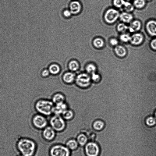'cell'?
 I'll list each match as a JSON object with an SVG mask.
<instances>
[{
    "mask_svg": "<svg viewBox=\"0 0 156 156\" xmlns=\"http://www.w3.org/2000/svg\"><path fill=\"white\" fill-rule=\"evenodd\" d=\"M16 144L18 150L23 156H33L35 153L36 144L31 139L27 138L19 139Z\"/></svg>",
    "mask_w": 156,
    "mask_h": 156,
    "instance_id": "1",
    "label": "cell"
},
{
    "mask_svg": "<svg viewBox=\"0 0 156 156\" xmlns=\"http://www.w3.org/2000/svg\"><path fill=\"white\" fill-rule=\"evenodd\" d=\"M54 104L51 100L42 99L38 100L34 105L35 108L39 114L45 116L53 113Z\"/></svg>",
    "mask_w": 156,
    "mask_h": 156,
    "instance_id": "2",
    "label": "cell"
},
{
    "mask_svg": "<svg viewBox=\"0 0 156 156\" xmlns=\"http://www.w3.org/2000/svg\"><path fill=\"white\" fill-rule=\"evenodd\" d=\"M49 123L56 132L62 131L66 126V121L61 115H54L50 118Z\"/></svg>",
    "mask_w": 156,
    "mask_h": 156,
    "instance_id": "3",
    "label": "cell"
},
{
    "mask_svg": "<svg viewBox=\"0 0 156 156\" xmlns=\"http://www.w3.org/2000/svg\"><path fill=\"white\" fill-rule=\"evenodd\" d=\"M49 154L51 156H70L71 151L65 145L57 144L51 147Z\"/></svg>",
    "mask_w": 156,
    "mask_h": 156,
    "instance_id": "4",
    "label": "cell"
},
{
    "mask_svg": "<svg viewBox=\"0 0 156 156\" xmlns=\"http://www.w3.org/2000/svg\"><path fill=\"white\" fill-rule=\"evenodd\" d=\"M91 80L90 74L86 72H81L76 76L75 82L79 87L86 88L90 85Z\"/></svg>",
    "mask_w": 156,
    "mask_h": 156,
    "instance_id": "5",
    "label": "cell"
},
{
    "mask_svg": "<svg viewBox=\"0 0 156 156\" xmlns=\"http://www.w3.org/2000/svg\"><path fill=\"white\" fill-rule=\"evenodd\" d=\"M84 149L86 156H98L100 152V146L95 141L88 142L84 147Z\"/></svg>",
    "mask_w": 156,
    "mask_h": 156,
    "instance_id": "6",
    "label": "cell"
},
{
    "mask_svg": "<svg viewBox=\"0 0 156 156\" xmlns=\"http://www.w3.org/2000/svg\"><path fill=\"white\" fill-rule=\"evenodd\" d=\"M32 123L35 128L42 130L47 126L48 121L45 116L38 114L33 116Z\"/></svg>",
    "mask_w": 156,
    "mask_h": 156,
    "instance_id": "7",
    "label": "cell"
},
{
    "mask_svg": "<svg viewBox=\"0 0 156 156\" xmlns=\"http://www.w3.org/2000/svg\"><path fill=\"white\" fill-rule=\"evenodd\" d=\"M120 13L116 9L110 8L108 9L104 15V19L108 23H112L115 22L119 17Z\"/></svg>",
    "mask_w": 156,
    "mask_h": 156,
    "instance_id": "8",
    "label": "cell"
},
{
    "mask_svg": "<svg viewBox=\"0 0 156 156\" xmlns=\"http://www.w3.org/2000/svg\"><path fill=\"white\" fill-rule=\"evenodd\" d=\"M56 133V132L51 126H47L42 132L44 138L48 141L53 140L55 137Z\"/></svg>",
    "mask_w": 156,
    "mask_h": 156,
    "instance_id": "9",
    "label": "cell"
},
{
    "mask_svg": "<svg viewBox=\"0 0 156 156\" xmlns=\"http://www.w3.org/2000/svg\"><path fill=\"white\" fill-rule=\"evenodd\" d=\"M76 75L74 72L68 71L62 75V79L63 82L67 84H71L75 82Z\"/></svg>",
    "mask_w": 156,
    "mask_h": 156,
    "instance_id": "10",
    "label": "cell"
},
{
    "mask_svg": "<svg viewBox=\"0 0 156 156\" xmlns=\"http://www.w3.org/2000/svg\"><path fill=\"white\" fill-rule=\"evenodd\" d=\"M68 108V105L66 102L54 105L53 113L55 115H61Z\"/></svg>",
    "mask_w": 156,
    "mask_h": 156,
    "instance_id": "11",
    "label": "cell"
},
{
    "mask_svg": "<svg viewBox=\"0 0 156 156\" xmlns=\"http://www.w3.org/2000/svg\"><path fill=\"white\" fill-rule=\"evenodd\" d=\"M81 3L77 1H72L69 4V10L72 14L74 15L79 14L81 12Z\"/></svg>",
    "mask_w": 156,
    "mask_h": 156,
    "instance_id": "12",
    "label": "cell"
},
{
    "mask_svg": "<svg viewBox=\"0 0 156 156\" xmlns=\"http://www.w3.org/2000/svg\"><path fill=\"white\" fill-rule=\"evenodd\" d=\"M146 28L150 35L156 36V21L150 20L148 21L146 24Z\"/></svg>",
    "mask_w": 156,
    "mask_h": 156,
    "instance_id": "13",
    "label": "cell"
},
{
    "mask_svg": "<svg viewBox=\"0 0 156 156\" xmlns=\"http://www.w3.org/2000/svg\"><path fill=\"white\" fill-rule=\"evenodd\" d=\"M144 38V36L141 34L136 33L131 36L130 41L133 45H139L142 42Z\"/></svg>",
    "mask_w": 156,
    "mask_h": 156,
    "instance_id": "14",
    "label": "cell"
},
{
    "mask_svg": "<svg viewBox=\"0 0 156 156\" xmlns=\"http://www.w3.org/2000/svg\"><path fill=\"white\" fill-rule=\"evenodd\" d=\"M66 97L62 93L60 92L54 94L51 98V101L54 105L66 102Z\"/></svg>",
    "mask_w": 156,
    "mask_h": 156,
    "instance_id": "15",
    "label": "cell"
},
{
    "mask_svg": "<svg viewBox=\"0 0 156 156\" xmlns=\"http://www.w3.org/2000/svg\"><path fill=\"white\" fill-rule=\"evenodd\" d=\"M76 139L80 146L84 147L88 141L87 135L83 133H79L77 136Z\"/></svg>",
    "mask_w": 156,
    "mask_h": 156,
    "instance_id": "16",
    "label": "cell"
},
{
    "mask_svg": "<svg viewBox=\"0 0 156 156\" xmlns=\"http://www.w3.org/2000/svg\"><path fill=\"white\" fill-rule=\"evenodd\" d=\"M71 151L76 150L79 147V144L75 138L69 139L65 145Z\"/></svg>",
    "mask_w": 156,
    "mask_h": 156,
    "instance_id": "17",
    "label": "cell"
},
{
    "mask_svg": "<svg viewBox=\"0 0 156 156\" xmlns=\"http://www.w3.org/2000/svg\"><path fill=\"white\" fill-rule=\"evenodd\" d=\"M80 67L79 61L76 60H71L68 62V68L69 71L75 72L78 71Z\"/></svg>",
    "mask_w": 156,
    "mask_h": 156,
    "instance_id": "18",
    "label": "cell"
},
{
    "mask_svg": "<svg viewBox=\"0 0 156 156\" xmlns=\"http://www.w3.org/2000/svg\"><path fill=\"white\" fill-rule=\"evenodd\" d=\"M48 68L50 74L53 75H58L61 71L60 66L56 63L50 64Z\"/></svg>",
    "mask_w": 156,
    "mask_h": 156,
    "instance_id": "19",
    "label": "cell"
},
{
    "mask_svg": "<svg viewBox=\"0 0 156 156\" xmlns=\"http://www.w3.org/2000/svg\"><path fill=\"white\" fill-rule=\"evenodd\" d=\"M141 23L138 20L132 21L128 27V30L131 33H134L139 31L141 27Z\"/></svg>",
    "mask_w": 156,
    "mask_h": 156,
    "instance_id": "20",
    "label": "cell"
},
{
    "mask_svg": "<svg viewBox=\"0 0 156 156\" xmlns=\"http://www.w3.org/2000/svg\"><path fill=\"white\" fill-rule=\"evenodd\" d=\"M61 115L66 121H69L71 120L74 118V113L72 110L68 108L65 110Z\"/></svg>",
    "mask_w": 156,
    "mask_h": 156,
    "instance_id": "21",
    "label": "cell"
},
{
    "mask_svg": "<svg viewBox=\"0 0 156 156\" xmlns=\"http://www.w3.org/2000/svg\"><path fill=\"white\" fill-rule=\"evenodd\" d=\"M119 17L121 21L125 23H130L133 19V15L127 12L122 13Z\"/></svg>",
    "mask_w": 156,
    "mask_h": 156,
    "instance_id": "22",
    "label": "cell"
},
{
    "mask_svg": "<svg viewBox=\"0 0 156 156\" xmlns=\"http://www.w3.org/2000/svg\"><path fill=\"white\" fill-rule=\"evenodd\" d=\"M114 51L116 55L120 57H124L127 53L125 48L121 45L116 46L114 48Z\"/></svg>",
    "mask_w": 156,
    "mask_h": 156,
    "instance_id": "23",
    "label": "cell"
},
{
    "mask_svg": "<svg viewBox=\"0 0 156 156\" xmlns=\"http://www.w3.org/2000/svg\"><path fill=\"white\" fill-rule=\"evenodd\" d=\"M105 126V123L101 120L95 121L92 124L93 128L94 130L97 131H100L102 130Z\"/></svg>",
    "mask_w": 156,
    "mask_h": 156,
    "instance_id": "24",
    "label": "cell"
},
{
    "mask_svg": "<svg viewBox=\"0 0 156 156\" xmlns=\"http://www.w3.org/2000/svg\"><path fill=\"white\" fill-rule=\"evenodd\" d=\"M85 72L89 74H91L95 73L96 67L95 65L92 63H89L85 66Z\"/></svg>",
    "mask_w": 156,
    "mask_h": 156,
    "instance_id": "25",
    "label": "cell"
},
{
    "mask_svg": "<svg viewBox=\"0 0 156 156\" xmlns=\"http://www.w3.org/2000/svg\"><path fill=\"white\" fill-rule=\"evenodd\" d=\"M93 44L94 47L97 48H101L103 47L104 44L103 40L100 37L95 38L93 41Z\"/></svg>",
    "mask_w": 156,
    "mask_h": 156,
    "instance_id": "26",
    "label": "cell"
},
{
    "mask_svg": "<svg viewBox=\"0 0 156 156\" xmlns=\"http://www.w3.org/2000/svg\"><path fill=\"white\" fill-rule=\"evenodd\" d=\"M145 123L148 127H153L156 124V119L153 117H149L146 119Z\"/></svg>",
    "mask_w": 156,
    "mask_h": 156,
    "instance_id": "27",
    "label": "cell"
},
{
    "mask_svg": "<svg viewBox=\"0 0 156 156\" xmlns=\"http://www.w3.org/2000/svg\"><path fill=\"white\" fill-rule=\"evenodd\" d=\"M146 1L145 0H134L133 5L136 8L141 9L144 7L145 5Z\"/></svg>",
    "mask_w": 156,
    "mask_h": 156,
    "instance_id": "28",
    "label": "cell"
},
{
    "mask_svg": "<svg viewBox=\"0 0 156 156\" xmlns=\"http://www.w3.org/2000/svg\"><path fill=\"white\" fill-rule=\"evenodd\" d=\"M123 6L124 10L127 12H132L134 9V5L127 1H125Z\"/></svg>",
    "mask_w": 156,
    "mask_h": 156,
    "instance_id": "29",
    "label": "cell"
},
{
    "mask_svg": "<svg viewBox=\"0 0 156 156\" xmlns=\"http://www.w3.org/2000/svg\"><path fill=\"white\" fill-rule=\"evenodd\" d=\"M117 29L119 32L124 33L128 29V27L124 23H121L118 25Z\"/></svg>",
    "mask_w": 156,
    "mask_h": 156,
    "instance_id": "30",
    "label": "cell"
},
{
    "mask_svg": "<svg viewBox=\"0 0 156 156\" xmlns=\"http://www.w3.org/2000/svg\"><path fill=\"white\" fill-rule=\"evenodd\" d=\"M131 36L127 34L123 33L121 34L119 37L120 40L124 42L130 41Z\"/></svg>",
    "mask_w": 156,
    "mask_h": 156,
    "instance_id": "31",
    "label": "cell"
},
{
    "mask_svg": "<svg viewBox=\"0 0 156 156\" xmlns=\"http://www.w3.org/2000/svg\"><path fill=\"white\" fill-rule=\"evenodd\" d=\"M125 1L124 0H113V3L117 8H120L123 6Z\"/></svg>",
    "mask_w": 156,
    "mask_h": 156,
    "instance_id": "32",
    "label": "cell"
},
{
    "mask_svg": "<svg viewBox=\"0 0 156 156\" xmlns=\"http://www.w3.org/2000/svg\"><path fill=\"white\" fill-rule=\"evenodd\" d=\"M51 75L48 68H45L43 69L41 72V75L43 78L48 77Z\"/></svg>",
    "mask_w": 156,
    "mask_h": 156,
    "instance_id": "33",
    "label": "cell"
},
{
    "mask_svg": "<svg viewBox=\"0 0 156 156\" xmlns=\"http://www.w3.org/2000/svg\"><path fill=\"white\" fill-rule=\"evenodd\" d=\"M90 77L91 80L94 82H97L100 79V76L95 73L91 74Z\"/></svg>",
    "mask_w": 156,
    "mask_h": 156,
    "instance_id": "34",
    "label": "cell"
},
{
    "mask_svg": "<svg viewBox=\"0 0 156 156\" xmlns=\"http://www.w3.org/2000/svg\"><path fill=\"white\" fill-rule=\"evenodd\" d=\"M63 14L65 17L68 18L71 16L72 14L70 10L67 9L64 10Z\"/></svg>",
    "mask_w": 156,
    "mask_h": 156,
    "instance_id": "35",
    "label": "cell"
},
{
    "mask_svg": "<svg viewBox=\"0 0 156 156\" xmlns=\"http://www.w3.org/2000/svg\"><path fill=\"white\" fill-rule=\"evenodd\" d=\"M110 43L111 45L116 46L118 43V41L117 39L115 38H112L110 40Z\"/></svg>",
    "mask_w": 156,
    "mask_h": 156,
    "instance_id": "36",
    "label": "cell"
},
{
    "mask_svg": "<svg viewBox=\"0 0 156 156\" xmlns=\"http://www.w3.org/2000/svg\"><path fill=\"white\" fill-rule=\"evenodd\" d=\"M151 48L154 50H156V38L153 39L150 43Z\"/></svg>",
    "mask_w": 156,
    "mask_h": 156,
    "instance_id": "37",
    "label": "cell"
},
{
    "mask_svg": "<svg viewBox=\"0 0 156 156\" xmlns=\"http://www.w3.org/2000/svg\"><path fill=\"white\" fill-rule=\"evenodd\" d=\"M40 134H42V133H39L38 134H37V135H36V136H35V137L33 138V140H34V138H35L36 136H37V135H38ZM56 136L58 137V138H59V139H60V140H61V142H60V144H61V142H62V140H61V139L60 138L59 136H56Z\"/></svg>",
    "mask_w": 156,
    "mask_h": 156,
    "instance_id": "38",
    "label": "cell"
},
{
    "mask_svg": "<svg viewBox=\"0 0 156 156\" xmlns=\"http://www.w3.org/2000/svg\"><path fill=\"white\" fill-rule=\"evenodd\" d=\"M155 118H156V111H155Z\"/></svg>",
    "mask_w": 156,
    "mask_h": 156,
    "instance_id": "39",
    "label": "cell"
},
{
    "mask_svg": "<svg viewBox=\"0 0 156 156\" xmlns=\"http://www.w3.org/2000/svg\"><path fill=\"white\" fill-rule=\"evenodd\" d=\"M145 1H151V0H145Z\"/></svg>",
    "mask_w": 156,
    "mask_h": 156,
    "instance_id": "40",
    "label": "cell"
},
{
    "mask_svg": "<svg viewBox=\"0 0 156 156\" xmlns=\"http://www.w3.org/2000/svg\"><path fill=\"white\" fill-rule=\"evenodd\" d=\"M127 1H131V0H126Z\"/></svg>",
    "mask_w": 156,
    "mask_h": 156,
    "instance_id": "41",
    "label": "cell"
},
{
    "mask_svg": "<svg viewBox=\"0 0 156 156\" xmlns=\"http://www.w3.org/2000/svg\"><path fill=\"white\" fill-rule=\"evenodd\" d=\"M82 155V154H80L79 155V156H81V155Z\"/></svg>",
    "mask_w": 156,
    "mask_h": 156,
    "instance_id": "42",
    "label": "cell"
},
{
    "mask_svg": "<svg viewBox=\"0 0 156 156\" xmlns=\"http://www.w3.org/2000/svg\"><path fill=\"white\" fill-rule=\"evenodd\" d=\"M17 156H23V155H18Z\"/></svg>",
    "mask_w": 156,
    "mask_h": 156,
    "instance_id": "43",
    "label": "cell"
}]
</instances>
